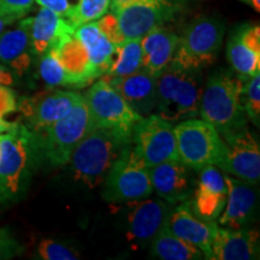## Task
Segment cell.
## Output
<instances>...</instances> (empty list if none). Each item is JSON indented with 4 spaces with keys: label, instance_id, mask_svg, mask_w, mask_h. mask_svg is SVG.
Segmentation results:
<instances>
[{
    "label": "cell",
    "instance_id": "obj_1",
    "mask_svg": "<svg viewBox=\"0 0 260 260\" xmlns=\"http://www.w3.org/2000/svg\"><path fill=\"white\" fill-rule=\"evenodd\" d=\"M246 81V77L236 73L219 71L211 75L203 88L199 115L223 139L247 130L248 118L242 99Z\"/></svg>",
    "mask_w": 260,
    "mask_h": 260
},
{
    "label": "cell",
    "instance_id": "obj_2",
    "mask_svg": "<svg viewBox=\"0 0 260 260\" xmlns=\"http://www.w3.org/2000/svg\"><path fill=\"white\" fill-rule=\"evenodd\" d=\"M203 88L201 70L170 63L157 77L158 115L170 123L195 118L199 116Z\"/></svg>",
    "mask_w": 260,
    "mask_h": 260
},
{
    "label": "cell",
    "instance_id": "obj_3",
    "mask_svg": "<svg viewBox=\"0 0 260 260\" xmlns=\"http://www.w3.org/2000/svg\"><path fill=\"white\" fill-rule=\"evenodd\" d=\"M132 139L103 128L90 129L71 153V164L75 180L84 186L95 188L105 181L110 169Z\"/></svg>",
    "mask_w": 260,
    "mask_h": 260
},
{
    "label": "cell",
    "instance_id": "obj_4",
    "mask_svg": "<svg viewBox=\"0 0 260 260\" xmlns=\"http://www.w3.org/2000/svg\"><path fill=\"white\" fill-rule=\"evenodd\" d=\"M178 160L199 171L206 165L220 168L226 145L216 128L204 119L189 118L174 126Z\"/></svg>",
    "mask_w": 260,
    "mask_h": 260
},
{
    "label": "cell",
    "instance_id": "obj_5",
    "mask_svg": "<svg viewBox=\"0 0 260 260\" xmlns=\"http://www.w3.org/2000/svg\"><path fill=\"white\" fill-rule=\"evenodd\" d=\"M225 34V24L216 16H201L190 22L178 38L171 63L188 69H204L218 57Z\"/></svg>",
    "mask_w": 260,
    "mask_h": 260
},
{
    "label": "cell",
    "instance_id": "obj_6",
    "mask_svg": "<svg viewBox=\"0 0 260 260\" xmlns=\"http://www.w3.org/2000/svg\"><path fill=\"white\" fill-rule=\"evenodd\" d=\"M93 128L111 130L132 139L134 126L142 118L106 80H99L83 95Z\"/></svg>",
    "mask_w": 260,
    "mask_h": 260
},
{
    "label": "cell",
    "instance_id": "obj_7",
    "mask_svg": "<svg viewBox=\"0 0 260 260\" xmlns=\"http://www.w3.org/2000/svg\"><path fill=\"white\" fill-rule=\"evenodd\" d=\"M104 182V198L110 203H134L153 193L149 168L136 153L132 142L113 162Z\"/></svg>",
    "mask_w": 260,
    "mask_h": 260
},
{
    "label": "cell",
    "instance_id": "obj_8",
    "mask_svg": "<svg viewBox=\"0 0 260 260\" xmlns=\"http://www.w3.org/2000/svg\"><path fill=\"white\" fill-rule=\"evenodd\" d=\"M92 129L86 103L82 99L69 115L39 130V144L45 157L54 165L69 162L71 153Z\"/></svg>",
    "mask_w": 260,
    "mask_h": 260
},
{
    "label": "cell",
    "instance_id": "obj_9",
    "mask_svg": "<svg viewBox=\"0 0 260 260\" xmlns=\"http://www.w3.org/2000/svg\"><path fill=\"white\" fill-rule=\"evenodd\" d=\"M132 145L148 168L178 160L174 125L159 115L140 119L132 133Z\"/></svg>",
    "mask_w": 260,
    "mask_h": 260
},
{
    "label": "cell",
    "instance_id": "obj_10",
    "mask_svg": "<svg viewBox=\"0 0 260 260\" xmlns=\"http://www.w3.org/2000/svg\"><path fill=\"white\" fill-rule=\"evenodd\" d=\"M181 11V8L159 2L141 0L113 11L124 40L142 39L153 29L161 27Z\"/></svg>",
    "mask_w": 260,
    "mask_h": 260
},
{
    "label": "cell",
    "instance_id": "obj_11",
    "mask_svg": "<svg viewBox=\"0 0 260 260\" xmlns=\"http://www.w3.org/2000/svg\"><path fill=\"white\" fill-rule=\"evenodd\" d=\"M82 99L83 96L79 93L50 89L22 100L19 111L32 130L39 132L69 115Z\"/></svg>",
    "mask_w": 260,
    "mask_h": 260
},
{
    "label": "cell",
    "instance_id": "obj_12",
    "mask_svg": "<svg viewBox=\"0 0 260 260\" xmlns=\"http://www.w3.org/2000/svg\"><path fill=\"white\" fill-rule=\"evenodd\" d=\"M30 134L23 125L0 134V190L14 195L21 187L28 162Z\"/></svg>",
    "mask_w": 260,
    "mask_h": 260
},
{
    "label": "cell",
    "instance_id": "obj_13",
    "mask_svg": "<svg viewBox=\"0 0 260 260\" xmlns=\"http://www.w3.org/2000/svg\"><path fill=\"white\" fill-rule=\"evenodd\" d=\"M226 201L218 217V225L229 229L248 228L258 218V190L255 184L224 174Z\"/></svg>",
    "mask_w": 260,
    "mask_h": 260
},
{
    "label": "cell",
    "instance_id": "obj_14",
    "mask_svg": "<svg viewBox=\"0 0 260 260\" xmlns=\"http://www.w3.org/2000/svg\"><path fill=\"white\" fill-rule=\"evenodd\" d=\"M223 140L225 141L226 149L220 170L256 186L260 180L258 140L248 129Z\"/></svg>",
    "mask_w": 260,
    "mask_h": 260
},
{
    "label": "cell",
    "instance_id": "obj_15",
    "mask_svg": "<svg viewBox=\"0 0 260 260\" xmlns=\"http://www.w3.org/2000/svg\"><path fill=\"white\" fill-rule=\"evenodd\" d=\"M133 204L134 207L128 216V239L134 245L145 248L167 225L172 204L162 199L147 198Z\"/></svg>",
    "mask_w": 260,
    "mask_h": 260
},
{
    "label": "cell",
    "instance_id": "obj_16",
    "mask_svg": "<svg viewBox=\"0 0 260 260\" xmlns=\"http://www.w3.org/2000/svg\"><path fill=\"white\" fill-rule=\"evenodd\" d=\"M200 176L190 201L191 210L198 217L207 222H216L226 201V184L224 172L216 165L200 169Z\"/></svg>",
    "mask_w": 260,
    "mask_h": 260
},
{
    "label": "cell",
    "instance_id": "obj_17",
    "mask_svg": "<svg viewBox=\"0 0 260 260\" xmlns=\"http://www.w3.org/2000/svg\"><path fill=\"white\" fill-rule=\"evenodd\" d=\"M165 226L172 234L201 249L205 259H211L213 234L217 223L199 218L191 210L190 201H183L172 209Z\"/></svg>",
    "mask_w": 260,
    "mask_h": 260
},
{
    "label": "cell",
    "instance_id": "obj_18",
    "mask_svg": "<svg viewBox=\"0 0 260 260\" xmlns=\"http://www.w3.org/2000/svg\"><path fill=\"white\" fill-rule=\"evenodd\" d=\"M259 232L249 228L229 229L217 224L213 234L212 255L214 260L259 259Z\"/></svg>",
    "mask_w": 260,
    "mask_h": 260
},
{
    "label": "cell",
    "instance_id": "obj_19",
    "mask_svg": "<svg viewBox=\"0 0 260 260\" xmlns=\"http://www.w3.org/2000/svg\"><path fill=\"white\" fill-rule=\"evenodd\" d=\"M226 57L233 70L240 76L248 77L260 71V28L243 24L230 35Z\"/></svg>",
    "mask_w": 260,
    "mask_h": 260
},
{
    "label": "cell",
    "instance_id": "obj_20",
    "mask_svg": "<svg viewBox=\"0 0 260 260\" xmlns=\"http://www.w3.org/2000/svg\"><path fill=\"white\" fill-rule=\"evenodd\" d=\"M104 79V77H102ZM106 80L124 98L125 102L140 116H149L157 104V77L145 69L123 77H111Z\"/></svg>",
    "mask_w": 260,
    "mask_h": 260
},
{
    "label": "cell",
    "instance_id": "obj_21",
    "mask_svg": "<svg viewBox=\"0 0 260 260\" xmlns=\"http://www.w3.org/2000/svg\"><path fill=\"white\" fill-rule=\"evenodd\" d=\"M30 25L31 17L21 18L15 28L0 34V64L18 76L31 64Z\"/></svg>",
    "mask_w": 260,
    "mask_h": 260
},
{
    "label": "cell",
    "instance_id": "obj_22",
    "mask_svg": "<svg viewBox=\"0 0 260 260\" xmlns=\"http://www.w3.org/2000/svg\"><path fill=\"white\" fill-rule=\"evenodd\" d=\"M153 190L172 205L183 203L190 195L191 183L188 167L180 160L165 161L149 168Z\"/></svg>",
    "mask_w": 260,
    "mask_h": 260
},
{
    "label": "cell",
    "instance_id": "obj_23",
    "mask_svg": "<svg viewBox=\"0 0 260 260\" xmlns=\"http://www.w3.org/2000/svg\"><path fill=\"white\" fill-rule=\"evenodd\" d=\"M52 48L56 51L58 59L67 71L70 87L82 88L100 77L90 63L86 47L75 37L74 32L64 37Z\"/></svg>",
    "mask_w": 260,
    "mask_h": 260
},
{
    "label": "cell",
    "instance_id": "obj_24",
    "mask_svg": "<svg viewBox=\"0 0 260 260\" xmlns=\"http://www.w3.org/2000/svg\"><path fill=\"white\" fill-rule=\"evenodd\" d=\"M178 35L164 25L153 29L141 39L142 69L158 77L175 56Z\"/></svg>",
    "mask_w": 260,
    "mask_h": 260
},
{
    "label": "cell",
    "instance_id": "obj_25",
    "mask_svg": "<svg viewBox=\"0 0 260 260\" xmlns=\"http://www.w3.org/2000/svg\"><path fill=\"white\" fill-rule=\"evenodd\" d=\"M73 28L63 16L41 8L35 17H31L30 42L32 54L41 57L50 48L54 47L64 37L73 34Z\"/></svg>",
    "mask_w": 260,
    "mask_h": 260
},
{
    "label": "cell",
    "instance_id": "obj_26",
    "mask_svg": "<svg viewBox=\"0 0 260 260\" xmlns=\"http://www.w3.org/2000/svg\"><path fill=\"white\" fill-rule=\"evenodd\" d=\"M74 34L86 47L90 63L102 77L111 64L116 46L100 30L96 21L79 25Z\"/></svg>",
    "mask_w": 260,
    "mask_h": 260
},
{
    "label": "cell",
    "instance_id": "obj_27",
    "mask_svg": "<svg viewBox=\"0 0 260 260\" xmlns=\"http://www.w3.org/2000/svg\"><path fill=\"white\" fill-rule=\"evenodd\" d=\"M153 256L161 260H200L205 259L204 253L197 246L172 234L164 226L151 242Z\"/></svg>",
    "mask_w": 260,
    "mask_h": 260
},
{
    "label": "cell",
    "instance_id": "obj_28",
    "mask_svg": "<svg viewBox=\"0 0 260 260\" xmlns=\"http://www.w3.org/2000/svg\"><path fill=\"white\" fill-rule=\"evenodd\" d=\"M142 69V47L141 39L124 40L115 48L111 64L104 79L128 76Z\"/></svg>",
    "mask_w": 260,
    "mask_h": 260
},
{
    "label": "cell",
    "instance_id": "obj_29",
    "mask_svg": "<svg viewBox=\"0 0 260 260\" xmlns=\"http://www.w3.org/2000/svg\"><path fill=\"white\" fill-rule=\"evenodd\" d=\"M111 0H77L65 18L76 29L79 25L99 19L110 11Z\"/></svg>",
    "mask_w": 260,
    "mask_h": 260
},
{
    "label": "cell",
    "instance_id": "obj_30",
    "mask_svg": "<svg viewBox=\"0 0 260 260\" xmlns=\"http://www.w3.org/2000/svg\"><path fill=\"white\" fill-rule=\"evenodd\" d=\"M39 74L44 82L50 87H70L69 79L63 64L58 59L56 51L50 48L41 56Z\"/></svg>",
    "mask_w": 260,
    "mask_h": 260
},
{
    "label": "cell",
    "instance_id": "obj_31",
    "mask_svg": "<svg viewBox=\"0 0 260 260\" xmlns=\"http://www.w3.org/2000/svg\"><path fill=\"white\" fill-rule=\"evenodd\" d=\"M243 106L247 118L253 122V124H260V71L247 79L243 88Z\"/></svg>",
    "mask_w": 260,
    "mask_h": 260
},
{
    "label": "cell",
    "instance_id": "obj_32",
    "mask_svg": "<svg viewBox=\"0 0 260 260\" xmlns=\"http://www.w3.org/2000/svg\"><path fill=\"white\" fill-rule=\"evenodd\" d=\"M38 253L40 258L45 260H77L81 258L80 253L71 246L51 239L41 240Z\"/></svg>",
    "mask_w": 260,
    "mask_h": 260
},
{
    "label": "cell",
    "instance_id": "obj_33",
    "mask_svg": "<svg viewBox=\"0 0 260 260\" xmlns=\"http://www.w3.org/2000/svg\"><path fill=\"white\" fill-rule=\"evenodd\" d=\"M96 23L99 25L100 30L104 32V35L112 42L115 46H118L124 41L121 29H119L118 22L113 12L109 11L105 15L102 16L99 19H96Z\"/></svg>",
    "mask_w": 260,
    "mask_h": 260
},
{
    "label": "cell",
    "instance_id": "obj_34",
    "mask_svg": "<svg viewBox=\"0 0 260 260\" xmlns=\"http://www.w3.org/2000/svg\"><path fill=\"white\" fill-rule=\"evenodd\" d=\"M23 252V247L9 229H0V260L15 258Z\"/></svg>",
    "mask_w": 260,
    "mask_h": 260
},
{
    "label": "cell",
    "instance_id": "obj_35",
    "mask_svg": "<svg viewBox=\"0 0 260 260\" xmlns=\"http://www.w3.org/2000/svg\"><path fill=\"white\" fill-rule=\"evenodd\" d=\"M35 0H0V14L23 18L34 6Z\"/></svg>",
    "mask_w": 260,
    "mask_h": 260
},
{
    "label": "cell",
    "instance_id": "obj_36",
    "mask_svg": "<svg viewBox=\"0 0 260 260\" xmlns=\"http://www.w3.org/2000/svg\"><path fill=\"white\" fill-rule=\"evenodd\" d=\"M17 109V100L14 90L9 88V86L0 84V117L4 118L5 116L15 112Z\"/></svg>",
    "mask_w": 260,
    "mask_h": 260
},
{
    "label": "cell",
    "instance_id": "obj_37",
    "mask_svg": "<svg viewBox=\"0 0 260 260\" xmlns=\"http://www.w3.org/2000/svg\"><path fill=\"white\" fill-rule=\"evenodd\" d=\"M41 8L48 9L51 11L56 12V14L67 17L68 14L70 12L73 5L70 4L69 0H35Z\"/></svg>",
    "mask_w": 260,
    "mask_h": 260
},
{
    "label": "cell",
    "instance_id": "obj_38",
    "mask_svg": "<svg viewBox=\"0 0 260 260\" xmlns=\"http://www.w3.org/2000/svg\"><path fill=\"white\" fill-rule=\"evenodd\" d=\"M134 2H141V0H111V3H110V11L113 12V11H116L117 9L122 8V6L130 4V3H134ZM149 2L165 3V4L175 5V6H178V8L182 9L188 2H189V0H149Z\"/></svg>",
    "mask_w": 260,
    "mask_h": 260
},
{
    "label": "cell",
    "instance_id": "obj_39",
    "mask_svg": "<svg viewBox=\"0 0 260 260\" xmlns=\"http://www.w3.org/2000/svg\"><path fill=\"white\" fill-rule=\"evenodd\" d=\"M12 83H14L12 73L0 64V84H3V86H11Z\"/></svg>",
    "mask_w": 260,
    "mask_h": 260
},
{
    "label": "cell",
    "instance_id": "obj_40",
    "mask_svg": "<svg viewBox=\"0 0 260 260\" xmlns=\"http://www.w3.org/2000/svg\"><path fill=\"white\" fill-rule=\"evenodd\" d=\"M17 21H19V18L15 17V16L0 14V34H2V32L4 31L10 24L15 23V22H17Z\"/></svg>",
    "mask_w": 260,
    "mask_h": 260
},
{
    "label": "cell",
    "instance_id": "obj_41",
    "mask_svg": "<svg viewBox=\"0 0 260 260\" xmlns=\"http://www.w3.org/2000/svg\"><path fill=\"white\" fill-rule=\"evenodd\" d=\"M18 123H12V122H8L5 121L4 118L0 117V134H5V133H10L12 130H15L17 128Z\"/></svg>",
    "mask_w": 260,
    "mask_h": 260
},
{
    "label": "cell",
    "instance_id": "obj_42",
    "mask_svg": "<svg viewBox=\"0 0 260 260\" xmlns=\"http://www.w3.org/2000/svg\"><path fill=\"white\" fill-rule=\"evenodd\" d=\"M240 2L245 3L246 5L251 6L255 12H260V0H240Z\"/></svg>",
    "mask_w": 260,
    "mask_h": 260
},
{
    "label": "cell",
    "instance_id": "obj_43",
    "mask_svg": "<svg viewBox=\"0 0 260 260\" xmlns=\"http://www.w3.org/2000/svg\"><path fill=\"white\" fill-rule=\"evenodd\" d=\"M4 197H5V195L3 194L2 190H0V204H2V200H3V198H4Z\"/></svg>",
    "mask_w": 260,
    "mask_h": 260
}]
</instances>
